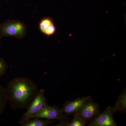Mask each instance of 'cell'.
Wrapping results in <instances>:
<instances>
[{
    "label": "cell",
    "mask_w": 126,
    "mask_h": 126,
    "mask_svg": "<svg viewBox=\"0 0 126 126\" xmlns=\"http://www.w3.org/2000/svg\"><path fill=\"white\" fill-rule=\"evenodd\" d=\"M5 89L8 102L14 109H27L39 91L36 84L25 77L12 79Z\"/></svg>",
    "instance_id": "1"
},
{
    "label": "cell",
    "mask_w": 126,
    "mask_h": 126,
    "mask_svg": "<svg viewBox=\"0 0 126 126\" xmlns=\"http://www.w3.org/2000/svg\"><path fill=\"white\" fill-rule=\"evenodd\" d=\"M27 33L26 25L20 21L7 20L0 24V35L2 38L12 36L22 39L25 37Z\"/></svg>",
    "instance_id": "2"
},
{
    "label": "cell",
    "mask_w": 126,
    "mask_h": 126,
    "mask_svg": "<svg viewBox=\"0 0 126 126\" xmlns=\"http://www.w3.org/2000/svg\"><path fill=\"white\" fill-rule=\"evenodd\" d=\"M47 104V99L45 96L44 89L39 90L38 93L33 100L27 109L18 123L20 126L29 121L34 117L35 115L38 113Z\"/></svg>",
    "instance_id": "3"
},
{
    "label": "cell",
    "mask_w": 126,
    "mask_h": 126,
    "mask_svg": "<svg viewBox=\"0 0 126 126\" xmlns=\"http://www.w3.org/2000/svg\"><path fill=\"white\" fill-rule=\"evenodd\" d=\"M100 112L99 105L90 97L75 113L86 125L93 120Z\"/></svg>",
    "instance_id": "4"
},
{
    "label": "cell",
    "mask_w": 126,
    "mask_h": 126,
    "mask_svg": "<svg viewBox=\"0 0 126 126\" xmlns=\"http://www.w3.org/2000/svg\"><path fill=\"white\" fill-rule=\"evenodd\" d=\"M40 118L48 120H66L68 118L58 106H50L46 104L33 118Z\"/></svg>",
    "instance_id": "5"
},
{
    "label": "cell",
    "mask_w": 126,
    "mask_h": 126,
    "mask_svg": "<svg viewBox=\"0 0 126 126\" xmlns=\"http://www.w3.org/2000/svg\"><path fill=\"white\" fill-rule=\"evenodd\" d=\"M112 107L108 106L102 113L100 112L93 120L90 122L89 126H116Z\"/></svg>",
    "instance_id": "6"
},
{
    "label": "cell",
    "mask_w": 126,
    "mask_h": 126,
    "mask_svg": "<svg viewBox=\"0 0 126 126\" xmlns=\"http://www.w3.org/2000/svg\"><path fill=\"white\" fill-rule=\"evenodd\" d=\"M91 97L90 96L79 98L73 101L66 102L62 106L61 110L67 117L69 115H72L77 112L86 101Z\"/></svg>",
    "instance_id": "7"
},
{
    "label": "cell",
    "mask_w": 126,
    "mask_h": 126,
    "mask_svg": "<svg viewBox=\"0 0 126 126\" xmlns=\"http://www.w3.org/2000/svg\"><path fill=\"white\" fill-rule=\"evenodd\" d=\"M39 28L41 32L47 37L54 35L56 32L53 19L49 17H45L41 20L39 23Z\"/></svg>",
    "instance_id": "8"
},
{
    "label": "cell",
    "mask_w": 126,
    "mask_h": 126,
    "mask_svg": "<svg viewBox=\"0 0 126 126\" xmlns=\"http://www.w3.org/2000/svg\"><path fill=\"white\" fill-rule=\"evenodd\" d=\"M113 113L120 112L126 113V89L120 94L118 98L113 107H112Z\"/></svg>",
    "instance_id": "9"
},
{
    "label": "cell",
    "mask_w": 126,
    "mask_h": 126,
    "mask_svg": "<svg viewBox=\"0 0 126 126\" xmlns=\"http://www.w3.org/2000/svg\"><path fill=\"white\" fill-rule=\"evenodd\" d=\"M52 120H46L40 118H33L30 119L21 126H47L53 123Z\"/></svg>",
    "instance_id": "10"
},
{
    "label": "cell",
    "mask_w": 126,
    "mask_h": 126,
    "mask_svg": "<svg viewBox=\"0 0 126 126\" xmlns=\"http://www.w3.org/2000/svg\"><path fill=\"white\" fill-rule=\"evenodd\" d=\"M73 118L70 122L66 120L60 121L56 126H85L86 124L79 117L76 113L73 114Z\"/></svg>",
    "instance_id": "11"
},
{
    "label": "cell",
    "mask_w": 126,
    "mask_h": 126,
    "mask_svg": "<svg viewBox=\"0 0 126 126\" xmlns=\"http://www.w3.org/2000/svg\"><path fill=\"white\" fill-rule=\"evenodd\" d=\"M7 103L5 88L0 84V116L4 111Z\"/></svg>",
    "instance_id": "12"
},
{
    "label": "cell",
    "mask_w": 126,
    "mask_h": 126,
    "mask_svg": "<svg viewBox=\"0 0 126 126\" xmlns=\"http://www.w3.org/2000/svg\"><path fill=\"white\" fill-rule=\"evenodd\" d=\"M8 69V65L5 60L0 58V78L6 73Z\"/></svg>",
    "instance_id": "13"
},
{
    "label": "cell",
    "mask_w": 126,
    "mask_h": 126,
    "mask_svg": "<svg viewBox=\"0 0 126 126\" xmlns=\"http://www.w3.org/2000/svg\"><path fill=\"white\" fill-rule=\"evenodd\" d=\"M2 38V37H1V36L0 35V45H1V38Z\"/></svg>",
    "instance_id": "14"
}]
</instances>
